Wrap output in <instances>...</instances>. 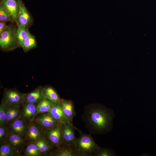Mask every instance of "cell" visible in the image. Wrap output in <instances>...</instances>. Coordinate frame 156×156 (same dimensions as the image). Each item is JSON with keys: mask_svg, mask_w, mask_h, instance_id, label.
I'll return each mask as SVG.
<instances>
[{"mask_svg": "<svg viewBox=\"0 0 156 156\" xmlns=\"http://www.w3.org/2000/svg\"><path fill=\"white\" fill-rule=\"evenodd\" d=\"M74 147L79 156L91 154L100 148L91 136L86 134H82L77 138Z\"/></svg>", "mask_w": 156, "mask_h": 156, "instance_id": "1", "label": "cell"}, {"mask_svg": "<svg viewBox=\"0 0 156 156\" xmlns=\"http://www.w3.org/2000/svg\"><path fill=\"white\" fill-rule=\"evenodd\" d=\"M89 120L95 128L102 131L109 125L111 121V117L106 110L98 108L91 111Z\"/></svg>", "mask_w": 156, "mask_h": 156, "instance_id": "2", "label": "cell"}, {"mask_svg": "<svg viewBox=\"0 0 156 156\" xmlns=\"http://www.w3.org/2000/svg\"><path fill=\"white\" fill-rule=\"evenodd\" d=\"M16 29L14 26L9 25L0 35V47L3 51L8 52L20 47L15 36Z\"/></svg>", "mask_w": 156, "mask_h": 156, "instance_id": "3", "label": "cell"}, {"mask_svg": "<svg viewBox=\"0 0 156 156\" xmlns=\"http://www.w3.org/2000/svg\"><path fill=\"white\" fill-rule=\"evenodd\" d=\"M64 124L60 123L56 126L45 130L44 138L52 148L64 143L63 129Z\"/></svg>", "mask_w": 156, "mask_h": 156, "instance_id": "4", "label": "cell"}, {"mask_svg": "<svg viewBox=\"0 0 156 156\" xmlns=\"http://www.w3.org/2000/svg\"><path fill=\"white\" fill-rule=\"evenodd\" d=\"M45 130L33 121L30 122L24 138L27 144L34 143L43 138Z\"/></svg>", "mask_w": 156, "mask_h": 156, "instance_id": "5", "label": "cell"}, {"mask_svg": "<svg viewBox=\"0 0 156 156\" xmlns=\"http://www.w3.org/2000/svg\"><path fill=\"white\" fill-rule=\"evenodd\" d=\"M24 94L15 89L5 90L2 101L6 105L13 107L21 106L24 101Z\"/></svg>", "mask_w": 156, "mask_h": 156, "instance_id": "6", "label": "cell"}, {"mask_svg": "<svg viewBox=\"0 0 156 156\" xmlns=\"http://www.w3.org/2000/svg\"><path fill=\"white\" fill-rule=\"evenodd\" d=\"M33 121L45 130L53 127L60 123L54 118L49 112L38 114Z\"/></svg>", "mask_w": 156, "mask_h": 156, "instance_id": "7", "label": "cell"}, {"mask_svg": "<svg viewBox=\"0 0 156 156\" xmlns=\"http://www.w3.org/2000/svg\"><path fill=\"white\" fill-rule=\"evenodd\" d=\"M19 11L17 25L29 29L33 23V19L21 0H19Z\"/></svg>", "mask_w": 156, "mask_h": 156, "instance_id": "8", "label": "cell"}, {"mask_svg": "<svg viewBox=\"0 0 156 156\" xmlns=\"http://www.w3.org/2000/svg\"><path fill=\"white\" fill-rule=\"evenodd\" d=\"M21 117L28 124L33 121L38 114L37 105L24 101L21 105Z\"/></svg>", "mask_w": 156, "mask_h": 156, "instance_id": "9", "label": "cell"}, {"mask_svg": "<svg viewBox=\"0 0 156 156\" xmlns=\"http://www.w3.org/2000/svg\"><path fill=\"white\" fill-rule=\"evenodd\" d=\"M64 144L70 147H74L77 139L75 135V128L72 122L64 124L63 132Z\"/></svg>", "mask_w": 156, "mask_h": 156, "instance_id": "10", "label": "cell"}, {"mask_svg": "<svg viewBox=\"0 0 156 156\" xmlns=\"http://www.w3.org/2000/svg\"><path fill=\"white\" fill-rule=\"evenodd\" d=\"M8 125L11 132L18 134L24 138L28 124L23 118L20 117Z\"/></svg>", "mask_w": 156, "mask_h": 156, "instance_id": "11", "label": "cell"}, {"mask_svg": "<svg viewBox=\"0 0 156 156\" xmlns=\"http://www.w3.org/2000/svg\"><path fill=\"white\" fill-rule=\"evenodd\" d=\"M0 5L11 15L16 23L20 8L19 0H1Z\"/></svg>", "mask_w": 156, "mask_h": 156, "instance_id": "12", "label": "cell"}, {"mask_svg": "<svg viewBox=\"0 0 156 156\" xmlns=\"http://www.w3.org/2000/svg\"><path fill=\"white\" fill-rule=\"evenodd\" d=\"M5 142L13 148L22 152L27 144L23 138L18 134L11 132L10 133Z\"/></svg>", "mask_w": 156, "mask_h": 156, "instance_id": "13", "label": "cell"}, {"mask_svg": "<svg viewBox=\"0 0 156 156\" xmlns=\"http://www.w3.org/2000/svg\"><path fill=\"white\" fill-rule=\"evenodd\" d=\"M49 112L54 118L60 123L64 124L70 122L63 111L61 102H53Z\"/></svg>", "mask_w": 156, "mask_h": 156, "instance_id": "14", "label": "cell"}, {"mask_svg": "<svg viewBox=\"0 0 156 156\" xmlns=\"http://www.w3.org/2000/svg\"><path fill=\"white\" fill-rule=\"evenodd\" d=\"M42 89V87H39L30 92L24 94V101L37 105L43 99Z\"/></svg>", "mask_w": 156, "mask_h": 156, "instance_id": "15", "label": "cell"}, {"mask_svg": "<svg viewBox=\"0 0 156 156\" xmlns=\"http://www.w3.org/2000/svg\"><path fill=\"white\" fill-rule=\"evenodd\" d=\"M6 114V124H8L21 117V106L13 107L6 105L5 107Z\"/></svg>", "mask_w": 156, "mask_h": 156, "instance_id": "16", "label": "cell"}, {"mask_svg": "<svg viewBox=\"0 0 156 156\" xmlns=\"http://www.w3.org/2000/svg\"><path fill=\"white\" fill-rule=\"evenodd\" d=\"M62 145V144H61ZM61 145L56 147L57 148L53 152L48 153L47 155L51 156H79L75 151L72 149L71 147L65 145L64 146Z\"/></svg>", "mask_w": 156, "mask_h": 156, "instance_id": "17", "label": "cell"}, {"mask_svg": "<svg viewBox=\"0 0 156 156\" xmlns=\"http://www.w3.org/2000/svg\"><path fill=\"white\" fill-rule=\"evenodd\" d=\"M0 143V156L22 155V151L13 148L5 142Z\"/></svg>", "mask_w": 156, "mask_h": 156, "instance_id": "18", "label": "cell"}, {"mask_svg": "<svg viewBox=\"0 0 156 156\" xmlns=\"http://www.w3.org/2000/svg\"><path fill=\"white\" fill-rule=\"evenodd\" d=\"M61 103L63 111L70 122H72L75 113L72 101L69 100L61 99Z\"/></svg>", "mask_w": 156, "mask_h": 156, "instance_id": "19", "label": "cell"}, {"mask_svg": "<svg viewBox=\"0 0 156 156\" xmlns=\"http://www.w3.org/2000/svg\"><path fill=\"white\" fill-rule=\"evenodd\" d=\"M42 94L43 99L50 100L53 103L61 102L58 94L52 87H46L42 88Z\"/></svg>", "mask_w": 156, "mask_h": 156, "instance_id": "20", "label": "cell"}, {"mask_svg": "<svg viewBox=\"0 0 156 156\" xmlns=\"http://www.w3.org/2000/svg\"><path fill=\"white\" fill-rule=\"evenodd\" d=\"M26 29L27 36L24 41L21 47L25 52H27L31 49L34 48L36 47L37 45L35 37L31 34L29 29Z\"/></svg>", "mask_w": 156, "mask_h": 156, "instance_id": "21", "label": "cell"}, {"mask_svg": "<svg viewBox=\"0 0 156 156\" xmlns=\"http://www.w3.org/2000/svg\"><path fill=\"white\" fill-rule=\"evenodd\" d=\"M22 153H23V156H42L37 146L34 143L27 144Z\"/></svg>", "mask_w": 156, "mask_h": 156, "instance_id": "22", "label": "cell"}, {"mask_svg": "<svg viewBox=\"0 0 156 156\" xmlns=\"http://www.w3.org/2000/svg\"><path fill=\"white\" fill-rule=\"evenodd\" d=\"M15 31V36L20 47H21L24 41L27 36V29L18 25Z\"/></svg>", "mask_w": 156, "mask_h": 156, "instance_id": "23", "label": "cell"}, {"mask_svg": "<svg viewBox=\"0 0 156 156\" xmlns=\"http://www.w3.org/2000/svg\"><path fill=\"white\" fill-rule=\"evenodd\" d=\"M53 103L49 100L43 99L37 105L38 114L49 112Z\"/></svg>", "mask_w": 156, "mask_h": 156, "instance_id": "24", "label": "cell"}, {"mask_svg": "<svg viewBox=\"0 0 156 156\" xmlns=\"http://www.w3.org/2000/svg\"><path fill=\"white\" fill-rule=\"evenodd\" d=\"M42 155L45 156L52 148L43 138L34 142Z\"/></svg>", "mask_w": 156, "mask_h": 156, "instance_id": "25", "label": "cell"}, {"mask_svg": "<svg viewBox=\"0 0 156 156\" xmlns=\"http://www.w3.org/2000/svg\"><path fill=\"white\" fill-rule=\"evenodd\" d=\"M10 133L8 124L0 125V142H5Z\"/></svg>", "mask_w": 156, "mask_h": 156, "instance_id": "26", "label": "cell"}, {"mask_svg": "<svg viewBox=\"0 0 156 156\" xmlns=\"http://www.w3.org/2000/svg\"><path fill=\"white\" fill-rule=\"evenodd\" d=\"M0 21L5 22H14L11 15L1 5H0Z\"/></svg>", "mask_w": 156, "mask_h": 156, "instance_id": "27", "label": "cell"}, {"mask_svg": "<svg viewBox=\"0 0 156 156\" xmlns=\"http://www.w3.org/2000/svg\"><path fill=\"white\" fill-rule=\"evenodd\" d=\"M6 105L5 103L2 101L0 105V125L6 124V117L5 110Z\"/></svg>", "mask_w": 156, "mask_h": 156, "instance_id": "28", "label": "cell"}, {"mask_svg": "<svg viewBox=\"0 0 156 156\" xmlns=\"http://www.w3.org/2000/svg\"><path fill=\"white\" fill-rule=\"evenodd\" d=\"M96 156H111L113 154L110 151L105 149H100L98 150L95 153Z\"/></svg>", "mask_w": 156, "mask_h": 156, "instance_id": "29", "label": "cell"}, {"mask_svg": "<svg viewBox=\"0 0 156 156\" xmlns=\"http://www.w3.org/2000/svg\"><path fill=\"white\" fill-rule=\"evenodd\" d=\"M8 26L6 24L5 22H0V35L7 29Z\"/></svg>", "mask_w": 156, "mask_h": 156, "instance_id": "30", "label": "cell"}]
</instances>
